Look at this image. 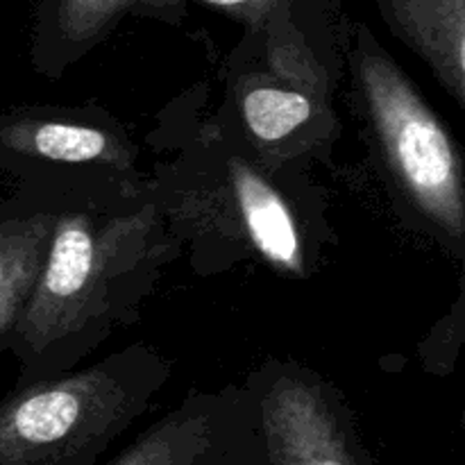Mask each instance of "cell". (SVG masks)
<instances>
[{"instance_id":"1","label":"cell","mask_w":465,"mask_h":465,"mask_svg":"<svg viewBox=\"0 0 465 465\" xmlns=\"http://www.w3.org/2000/svg\"><path fill=\"white\" fill-rule=\"evenodd\" d=\"M148 139L150 189L195 275L259 263L304 282L321 271L336 236L313 173L268 166L198 89L166 104Z\"/></svg>"},{"instance_id":"2","label":"cell","mask_w":465,"mask_h":465,"mask_svg":"<svg viewBox=\"0 0 465 465\" xmlns=\"http://www.w3.org/2000/svg\"><path fill=\"white\" fill-rule=\"evenodd\" d=\"M180 257L148 173L68 177L45 266L9 341L16 381L73 371L134 325Z\"/></svg>"},{"instance_id":"3","label":"cell","mask_w":465,"mask_h":465,"mask_svg":"<svg viewBox=\"0 0 465 465\" xmlns=\"http://www.w3.org/2000/svg\"><path fill=\"white\" fill-rule=\"evenodd\" d=\"M343 18L341 0H282L227 57L221 109L275 171L313 173L334 157Z\"/></svg>"},{"instance_id":"4","label":"cell","mask_w":465,"mask_h":465,"mask_svg":"<svg viewBox=\"0 0 465 465\" xmlns=\"http://www.w3.org/2000/svg\"><path fill=\"white\" fill-rule=\"evenodd\" d=\"M345 73L372 159L407 227L465 259L463 159L450 127L371 27L343 18Z\"/></svg>"},{"instance_id":"5","label":"cell","mask_w":465,"mask_h":465,"mask_svg":"<svg viewBox=\"0 0 465 465\" xmlns=\"http://www.w3.org/2000/svg\"><path fill=\"white\" fill-rule=\"evenodd\" d=\"M173 368L136 341L86 368L16 381L0 400V465H95L148 413Z\"/></svg>"},{"instance_id":"6","label":"cell","mask_w":465,"mask_h":465,"mask_svg":"<svg viewBox=\"0 0 465 465\" xmlns=\"http://www.w3.org/2000/svg\"><path fill=\"white\" fill-rule=\"evenodd\" d=\"M266 465H375L343 393L295 359L245 377Z\"/></svg>"},{"instance_id":"7","label":"cell","mask_w":465,"mask_h":465,"mask_svg":"<svg viewBox=\"0 0 465 465\" xmlns=\"http://www.w3.org/2000/svg\"><path fill=\"white\" fill-rule=\"evenodd\" d=\"M0 173L18 182L145 171L127 127L100 104H21L0 112Z\"/></svg>"},{"instance_id":"8","label":"cell","mask_w":465,"mask_h":465,"mask_svg":"<svg viewBox=\"0 0 465 465\" xmlns=\"http://www.w3.org/2000/svg\"><path fill=\"white\" fill-rule=\"evenodd\" d=\"M104 465H266L248 389L189 391Z\"/></svg>"},{"instance_id":"9","label":"cell","mask_w":465,"mask_h":465,"mask_svg":"<svg viewBox=\"0 0 465 465\" xmlns=\"http://www.w3.org/2000/svg\"><path fill=\"white\" fill-rule=\"evenodd\" d=\"M66 184L68 177H30L0 198V354L45 266Z\"/></svg>"},{"instance_id":"10","label":"cell","mask_w":465,"mask_h":465,"mask_svg":"<svg viewBox=\"0 0 465 465\" xmlns=\"http://www.w3.org/2000/svg\"><path fill=\"white\" fill-rule=\"evenodd\" d=\"M139 0H36L30 27V66L48 80H59L118 23L132 16Z\"/></svg>"},{"instance_id":"11","label":"cell","mask_w":465,"mask_h":465,"mask_svg":"<svg viewBox=\"0 0 465 465\" xmlns=\"http://www.w3.org/2000/svg\"><path fill=\"white\" fill-rule=\"evenodd\" d=\"M389 30L434 73L440 89L465 107V0H375Z\"/></svg>"},{"instance_id":"12","label":"cell","mask_w":465,"mask_h":465,"mask_svg":"<svg viewBox=\"0 0 465 465\" xmlns=\"http://www.w3.org/2000/svg\"><path fill=\"white\" fill-rule=\"evenodd\" d=\"M191 3L207 5V7L221 9L223 14L239 21L243 27H254L266 21L268 14L282 3V0H139L132 9V16L153 18L163 23H180L184 18L186 7Z\"/></svg>"}]
</instances>
